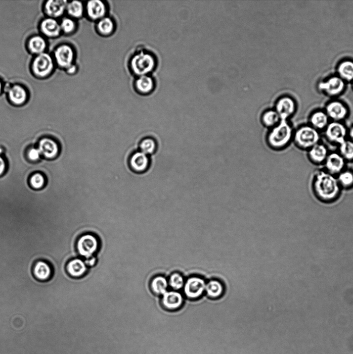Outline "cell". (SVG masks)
<instances>
[{
	"mask_svg": "<svg viewBox=\"0 0 353 354\" xmlns=\"http://www.w3.org/2000/svg\"><path fill=\"white\" fill-rule=\"evenodd\" d=\"M313 189L320 201L331 202L338 198L341 188L335 176L326 171H319L315 175Z\"/></svg>",
	"mask_w": 353,
	"mask_h": 354,
	"instance_id": "obj_1",
	"label": "cell"
},
{
	"mask_svg": "<svg viewBox=\"0 0 353 354\" xmlns=\"http://www.w3.org/2000/svg\"><path fill=\"white\" fill-rule=\"evenodd\" d=\"M294 131L288 120H281L280 123L271 128L267 141L269 146L280 150L288 146L293 139Z\"/></svg>",
	"mask_w": 353,
	"mask_h": 354,
	"instance_id": "obj_2",
	"label": "cell"
},
{
	"mask_svg": "<svg viewBox=\"0 0 353 354\" xmlns=\"http://www.w3.org/2000/svg\"><path fill=\"white\" fill-rule=\"evenodd\" d=\"M293 140L298 148L308 151L320 143L321 136L319 131L310 125H304L294 132Z\"/></svg>",
	"mask_w": 353,
	"mask_h": 354,
	"instance_id": "obj_3",
	"label": "cell"
},
{
	"mask_svg": "<svg viewBox=\"0 0 353 354\" xmlns=\"http://www.w3.org/2000/svg\"><path fill=\"white\" fill-rule=\"evenodd\" d=\"M156 61L152 55L141 51L132 58L131 66L132 71L139 76L147 75L155 67Z\"/></svg>",
	"mask_w": 353,
	"mask_h": 354,
	"instance_id": "obj_4",
	"label": "cell"
},
{
	"mask_svg": "<svg viewBox=\"0 0 353 354\" xmlns=\"http://www.w3.org/2000/svg\"><path fill=\"white\" fill-rule=\"evenodd\" d=\"M324 133L328 142L340 146L347 140L348 131L344 124L332 121L324 130Z\"/></svg>",
	"mask_w": 353,
	"mask_h": 354,
	"instance_id": "obj_5",
	"label": "cell"
},
{
	"mask_svg": "<svg viewBox=\"0 0 353 354\" xmlns=\"http://www.w3.org/2000/svg\"><path fill=\"white\" fill-rule=\"evenodd\" d=\"M53 62L48 53L43 52L38 54L32 65L33 71L39 77H45L49 75L53 69Z\"/></svg>",
	"mask_w": 353,
	"mask_h": 354,
	"instance_id": "obj_6",
	"label": "cell"
},
{
	"mask_svg": "<svg viewBox=\"0 0 353 354\" xmlns=\"http://www.w3.org/2000/svg\"><path fill=\"white\" fill-rule=\"evenodd\" d=\"M77 247L80 255L88 259L93 257L98 249V242L94 236L85 235L80 238Z\"/></svg>",
	"mask_w": 353,
	"mask_h": 354,
	"instance_id": "obj_7",
	"label": "cell"
},
{
	"mask_svg": "<svg viewBox=\"0 0 353 354\" xmlns=\"http://www.w3.org/2000/svg\"><path fill=\"white\" fill-rule=\"evenodd\" d=\"M345 81L339 76H333L326 81L320 83L319 90L330 96H337L343 93L345 89Z\"/></svg>",
	"mask_w": 353,
	"mask_h": 354,
	"instance_id": "obj_8",
	"label": "cell"
},
{
	"mask_svg": "<svg viewBox=\"0 0 353 354\" xmlns=\"http://www.w3.org/2000/svg\"><path fill=\"white\" fill-rule=\"evenodd\" d=\"M206 284L200 278L192 277L186 281L184 285V292L187 297L196 299L200 297L205 291Z\"/></svg>",
	"mask_w": 353,
	"mask_h": 354,
	"instance_id": "obj_9",
	"label": "cell"
},
{
	"mask_svg": "<svg viewBox=\"0 0 353 354\" xmlns=\"http://www.w3.org/2000/svg\"><path fill=\"white\" fill-rule=\"evenodd\" d=\"M346 161L339 153H329L324 162L326 171L334 176L339 175L345 168Z\"/></svg>",
	"mask_w": 353,
	"mask_h": 354,
	"instance_id": "obj_10",
	"label": "cell"
},
{
	"mask_svg": "<svg viewBox=\"0 0 353 354\" xmlns=\"http://www.w3.org/2000/svg\"><path fill=\"white\" fill-rule=\"evenodd\" d=\"M296 103L294 100L289 97H284L277 101L275 105L276 111L281 120H288L295 112Z\"/></svg>",
	"mask_w": 353,
	"mask_h": 354,
	"instance_id": "obj_11",
	"label": "cell"
},
{
	"mask_svg": "<svg viewBox=\"0 0 353 354\" xmlns=\"http://www.w3.org/2000/svg\"><path fill=\"white\" fill-rule=\"evenodd\" d=\"M150 162L149 156L140 151L132 154L129 159L130 168L137 173L146 172L149 168Z\"/></svg>",
	"mask_w": 353,
	"mask_h": 354,
	"instance_id": "obj_12",
	"label": "cell"
},
{
	"mask_svg": "<svg viewBox=\"0 0 353 354\" xmlns=\"http://www.w3.org/2000/svg\"><path fill=\"white\" fill-rule=\"evenodd\" d=\"M325 112L329 119L338 122H341V121L345 119L348 115L347 107L340 101H333L328 103Z\"/></svg>",
	"mask_w": 353,
	"mask_h": 354,
	"instance_id": "obj_13",
	"label": "cell"
},
{
	"mask_svg": "<svg viewBox=\"0 0 353 354\" xmlns=\"http://www.w3.org/2000/svg\"><path fill=\"white\" fill-rule=\"evenodd\" d=\"M54 57L61 67L68 68L73 64L74 52L71 47L63 45L58 47L55 51Z\"/></svg>",
	"mask_w": 353,
	"mask_h": 354,
	"instance_id": "obj_14",
	"label": "cell"
},
{
	"mask_svg": "<svg viewBox=\"0 0 353 354\" xmlns=\"http://www.w3.org/2000/svg\"><path fill=\"white\" fill-rule=\"evenodd\" d=\"M38 149L41 155L48 159L56 158L59 152L57 143L49 138L43 139L39 143Z\"/></svg>",
	"mask_w": 353,
	"mask_h": 354,
	"instance_id": "obj_15",
	"label": "cell"
},
{
	"mask_svg": "<svg viewBox=\"0 0 353 354\" xmlns=\"http://www.w3.org/2000/svg\"><path fill=\"white\" fill-rule=\"evenodd\" d=\"M86 9L88 16L92 20H100L104 17L106 13V5L100 0L88 1Z\"/></svg>",
	"mask_w": 353,
	"mask_h": 354,
	"instance_id": "obj_16",
	"label": "cell"
},
{
	"mask_svg": "<svg viewBox=\"0 0 353 354\" xmlns=\"http://www.w3.org/2000/svg\"><path fill=\"white\" fill-rule=\"evenodd\" d=\"M328 154L327 147L323 144L319 143L308 150V156L312 163L320 164L324 163Z\"/></svg>",
	"mask_w": 353,
	"mask_h": 354,
	"instance_id": "obj_17",
	"label": "cell"
},
{
	"mask_svg": "<svg viewBox=\"0 0 353 354\" xmlns=\"http://www.w3.org/2000/svg\"><path fill=\"white\" fill-rule=\"evenodd\" d=\"M33 273L38 280L46 281L51 278L52 270L47 262L39 261L34 265Z\"/></svg>",
	"mask_w": 353,
	"mask_h": 354,
	"instance_id": "obj_18",
	"label": "cell"
},
{
	"mask_svg": "<svg viewBox=\"0 0 353 354\" xmlns=\"http://www.w3.org/2000/svg\"><path fill=\"white\" fill-rule=\"evenodd\" d=\"M183 301L182 296L177 292H167L163 296V304L165 307L170 309L179 308L182 305Z\"/></svg>",
	"mask_w": 353,
	"mask_h": 354,
	"instance_id": "obj_19",
	"label": "cell"
},
{
	"mask_svg": "<svg viewBox=\"0 0 353 354\" xmlns=\"http://www.w3.org/2000/svg\"><path fill=\"white\" fill-rule=\"evenodd\" d=\"M41 29L44 35L50 38L58 37L61 31L60 25L57 20L53 18L44 20L41 24Z\"/></svg>",
	"mask_w": 353,
	"mask_h": 354,
	"instance_id": "obj_20",
	"label": "cell"
},
{
	"mask_svg": "<svg viewBox=\"0 0 353 354\" xmlns=\"http://www.w3.org/2000/svg\"><path fill=\"white\" fill-rule=\"evenodd\" d=\"M68 2L66 1H53L50 0L45 5L47 14L51 17H59L67 10Z\"/></svg>",
	"mask_w": 353,
	"mask_h": 354,
	"instance_id": "obj_21",
	"label": "cell"
},
{
	"mask_svg": "<svg viewBox=\"0 0 353 354\" xmlns=\"http://www.w3.org/2000/svg\"><path fill=\"white\" fill-rule=\"evenodd\" d=\"M329 123L328 116L322 110L313 113L310 118V125L318 131L324 130Z\"/></svg>",
	"mask_w": 353,
	"mask_h": 354,
	"instance_id": "obj_22",
	"label": "cell"
},
{
	"mask_svg": "<svg viewBox=\"0 0 353 354\" xmlns=\"http://www.w3.org/2000/svg\"><path fill=\"white\" fill-rule=\"evenodd\" d=\"M67 271L72 277H81L86 272L87 265L81 259H75L68 262Z\"/></svg>",
	"mask_w": 353,
	"mask_h": 354,
	"instance_id": "obj_23",
	"label": "cell"
},
{
	"mask_svg": "<svg viewBox=\"0 0 353 354\" xmlns=\"http://www.w3.org/2000/svg\"><path fill=\"white\" fill-rule=\"evenodd\" d=\"M8 97L11 102L16 105L23 104L26 101L27 94L23 87L14 86L10 88Z\"/></svg>",
	"mask_w": 353,
	"mask_h": 354,
	"instance_id": "obj_24",
	"label": "cell"
},
{
	"mask_svg": "<svg viewBox=\"0 0 353 354\" xmlns=\"http://www.w3.org/2000/svg\"><path fill=\"white\" fill-rule=\"evenodd\" d=\"M339 76L344 81L353 80V62L346 60L342 62L338 68Z\"/></svg>",
	"mask_w": 353,
	"mask_h": 354,
	"instance_id": "obj_25",
	"label": "cell"
},
{
	"mask_svg": "<svg viewBox=\"0 0 353 354\" xmlns=\"http://www.w3.org/2000/svg\"><path fill=\"white\" fill-rule=\"evenodd\" d=\"M261 120L265 126L272 128L278 125L281 119L275 110H268L263 114Z\"/></svg>",
	"mask_w": 353,
	"mask_h": 354,
	"instance_id": "obj_26",
	"label": "cell"
},
{
	"mask_svg": "<svg viewBox=\"0 0 353 354\" xmlns=\"http://www.w3.org/2000/svg\"><path fill=\"white\" fill-rule=\"evenodd\" d=\"M154 82L148 75L139 76L135 85L138 92L142 94L150 93L154 88Z\"/></svg>",
	"mask_w": 353,
	"mask_h": 354,
	"instance_id": "obj_27",
	"label": "cell"
},
{
	"mask_svg": "<svg viewBox=\"0 0 353 354\" xmlns=\"http://www.w3.org/2000/svg\"><path fill=\"white\" fill-rule=\"evenodd\" d=\"M205 291L209 297L217 298L222 295L224 287L222 283L219 281L212 280L206 284Z\"/></svg>",
	"mask_w": 353,
	"mask_h": 354,
	"instance_id": "obj_28",
	"label": "cell"
},
{
	"mask_svg": "<svg viewBox=\"0 0 353 354\" xmlns=\"http://www.w3.org/2000/svg\"><path fill=\"white\" fill-rule=\"evenodd\" d=\"M30 51L35 53L41 54L44 52L46 48V43L42 37L36 36L31 38L28 44Z\"/></svg>",
	"mask_w": 353,
	"mask_h": 354,
	"instance_id": "obj_29",
	"label": "cell"
},
{
	"mask_svg": "<svg viewBox=\"0 0 353 354\" xmlns=\"http://www.w3.org/2000/svg\"><path fill=\"white\" fill-rule=\"evenodd\" d=\"M97 30L101 35L108 36L114 30L115 25L112 19L104 17L99 20L97 25Z\"/></svg>",
	"mask_w": 353,
	"mask_h": 354,
	"instance_id": "obj_30",
	"label": "cell"
},
{
	"mask_svg": "<svg viewBox=\"0 0 353 354\" xmlns=\"http://www.w3.org/2000/svg\"><path fill=\"white\" fill-rule=\"evenodd\" d=\"M337 180L341 188L349 189L353 187V172L344 170L338 175Z\"/></svg>",
	"mask_w": 353,
	"mask_h": 354,
	"instance_id": "obj_31",
	"label": "cell"
},
{
	"mask_svg": "<svg viewBox=\"0 0 353 354\" xmlns=\"http://www.w3.org/2000/svg\"><path fill=\"white\" fill-rule=\"evenodd\" d=\"M140 152L149 156L156 152L157 149V144L155 140L151 138H146L143 139L140 143Z\"/></svg>",
	"mask_w": 353,
	"mask_h": 354,
	"instance_id": "obj_32",
	"label": "cell"
},
{
	"mask_svg": "<svg viewBox=\"0 0 353 354\" xmlns=\"http://www.w3.org/2000/svg\"><path fill=\"white\" fill-rule=\"evenodd\" d=\"M168 282L166 279L162 276H158L154 278L151 283V288L153 291L158 295H164L167 292Z\"/></svg>",
	"mask_w": 353,
	"mask_h": 354,
	"instance_id": "obj_33",
	"label": "cell"
},
{
	"mask_svg": "<svg viewBox=\"0 0 353 354\" xmlns=\"http://www.w3.org/2000/svg\"><path fill=\"white\" fill-rule=\"evenodd\" d=\"M339 153L347 161H353V142L346 140L339 146Z\"/></svg>",
	"mask_w": 353,
	"mask_h": 354,
	"instance_id": "obj_34",
	"label": "cell"
},
{
	"mask_svg": "<svg viewBox=\"0 0 353 354\" xmlns=\"http://www.w3.org/2000/svg\"><path fill=\"white\" fill-rule=\"evenodd\" d=\"M67 10L68 14L72 17L77 18H80L83 15L84 6L80 1H72L68 4Z\"/></svg>",
	"mask_w": 353,
	"mask_h": 354,
	"instance_id": "obj_35",
	"label": "cell"
},
{
	"mask_svg": "<svg viewBox=\"0 0 353 354\" xmlns=\"http://www.w3.org/2000/svg\"><path fill=\"white\" fill-rule=\"evenodd\" d=\"M30 183L34 189L39 190L42 189L45 185V176L40 173H35L31 177Z\"/></svg>",
	"mask_w": 353,
	"mask_h": 354,
	"instance_id": "obj_36",
	"label": "cell"
},
{
	"mask_svg": "<svg viewBox=\"0 0 353 354\" xmlns=\"http://www.w3.org/2000/svg\"><path fill=\"white\" fill-rule=\"evenodd\" d=\"M170 285L174 290L178 291L182 288L184 285L182 276L178 273L172 274L170 279Z\"/></svg>",
	"mask_w": 353,
	"mask_h": 354,
	"instance_id": "obj_37",
	"label": "cell"
},
{
	"mask_svg": "<svg viewBox=\"0 0 353 354\" xmlns=\"http://www.w3.org/2000/svg\"><path fill=\"white\" fill-rule=\"evenodd\" d=\"M60 26L61 30H63L66 33H72L75 29L74 21L68 18L63 19Z\"/></svg>",
	"mask_w": 353,
	"mask_h": 354,
	"instance_id": "obj_38",
	"label": "cell"
},
{
	"mask_svg": "<svg viewBox=\"0 0 353 354\" xmlns=\"http://www.w3.org/2000/svg\"><path fill=\"white\" fill-rule=\"evenodd\" d=\"M41 156V153L38 148H32L28 152V157L33 161H38Z\"/></svg>",
	"mask_w": 353,
	"mask_h": 354,
	"instance_id": "obj_39",
	"label": "cell"
},
{
	"mask_svg": "<svg viewBox=\"0 0 353 354\" xmlns=\"http://www.w3.org/2000/svg\"><path fill=\"white\" fill-rule=\"evenodd\" d=\"M6 168V162L4 159L0 156V176L2 175L5 171Z\"/></svg>",
	"mask_w": 353,
	"mask_h": 354,
	"instance_id": "obj_40",
	"label": "cell"
},
{
	"mask_svg": "<svg viewBox=\"0 0 353 354\" xmlns=\"http://www.w3.org/2000/svg\"><path fill=\"white\" fill-rule=\"evenodd\" d=\"M96 262V259L92 257L89 258H88V259L85 261V263L86 265H88V266H93L95 263Z\"/></svg>",
	"mask_w": 353,
	"mask_h": 354,
	"instance_id": "obj_41",
	"label": "cell"
},
{
	"mask_svg": "<svg viewBox=\"0 0 353 354\" xmlns=\"http://www.w3.org/2000/svg\"><path fill=\"white\" fill-rule=\"evenodd\" d=\"M67 69V72L69 74H73L76 71V66L73 64L69 66Z\"/></svg>",
	"mask_w": 353,
	"mask_h": 354,
	"instance_id": "obj_42",
	"label": "cell"
},
{
	"mask_svg": "<svg viewBox=\"0 0 353 354\" xmlns=\"http://www.w3.org/2000/svg\"><path fill=\"white\" fill-rule=\"evenodd\" d=\"M348 134L350 138V140L353 142V125L350 129L348 132Z\"/></svg>",
	"mask_w": 353,
	"mask_h": 354,
	"instance_id": "obj_43",
	"label": "cell"
},
{
	"mask_svg": "<svg viewBox=\"0 0 353 354\" xmlns=\"http://www.w3.org/2000/svg\"><path fill=\"white\" fill-rule=\"evenodd\" d=\"M1 90H2V84H1V83L0 82V93H1Z\"/></svg>",
	"mask_w": 353,
	"mask_h": 354,
	"instance_id": "obj_44",
	"label": "cell"
}]
</instances>
